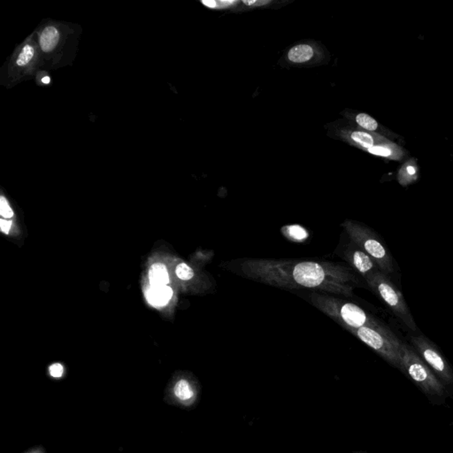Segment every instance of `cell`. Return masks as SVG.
Wrapping results in <instances>:
<instances>
[{"instance_id": "obj_1", "label": "cell", "mask_w": 453, "mask_h": 453, "mask_svg": "<svg viewBox=\"0 0 453 453\" xmlns=\"http://www.w3.org/2000/svg\"><path fill=\"white\" fill-rule=\"evenodd\" d=\"M237 274L280 289H306L346 298L352 297L359 285L350 267L334 262L244 259Z\"/></svg>"}, {"instance_id": "obj_2", "label": "cell", "mask_w": 453, "mask_h": 453, "mask_svg": "<svg viewBox=\"0 0 453 453\" xmlns=\"http://www.w3.org/2000/svg\"><path fill=\"white\" fill-rule=\"evenodd\" d=\"M308 299L315 308L333 319L344 328L370 327L380 330L388 329L357 304L334 295L313 291L309 294Z\"/></svg>"}, {"instance_id": "obj_3", "label": "cell", "mask_w": 453, "mask_h": 453, "mask_svg": "<svg viewBox=\"0 0 453 453\" xmlns=\"http://www.w3.org/2000/svg\"><path fill=\"white\" fill-rule=\"evenodd\" d=\"M399 350L402 373L407 374L431 401L444 402L446 388L415 350L403 343Z\"/></svg>"}, {"instance_id": "obj_4", "label": "cell", "mask_w": 453, "mask_h": 453, "mask_svg": "<svg viewBox=\"0 0 453 453\" xmlns=\"http://www.w3.org/2000/svg\"><path fill=\"white\" fill-rule=\"evenodd\" d=\"M351 242L367 253L377 264L380 271L389 275L394 271L392 257L378 237L364 225L352 220L342 223Z\"/></svg>"}, {"instance_id": "obj_5", "label": "cell", "mask_w": 453, "mask_h": 453, "mask_svg": "<svg viewBox=\"0 0 453 453\" xmlns=\"http://www.w3.org/2000/svg\"><path fill=\"white\" fill-rule=\"evenodd\" d=\"M369 288L388 305L394 314L399 318L412 331L417 330L415 322L411 316V312L407 306L403 295L387 275L382 271L375 272L365 279Z\"/></svg>"}, {"instance_id": "obj_6", "label": "cell", "mask_w": 453, "mask_h": 453, "mask_svg": "<svg viewBox=\"0 0 453 453\" xmlns=\"http://www.w3.org/2000/svg\"><path fill=\"white\" fill-rule=\"evenodd\" d=\"M345 329L359 338L365 345L372 348L394 367L400 370L401 363L399 347L402 342L399 341L389 329L380 330L370 327L359 328L346 327Z\"/></svg>"}, {"instance_id": "obj_7", "label": "cell", "mask_w": 453, "mask_h": 453, "mask_svg": "<svg viewBox=\"0 0 453 453\" xmlns=\"http://www.w3.org/2000/svg\"><path fill=\"white\" fill-rule=\"evenodd\" d=\"M411 343L418 355L429 366L444 387L453 385V369L434 344L423 336L411 337Z\"/></svg>"}, {"instance_id": "obj_8", "label": "cell", "mask_w": 453, "mask_h": 453, "mask_svg": "<svg viewBox=\"0 0 453 453\" xmlns=\"http://www.w3.org/2000/svg\"><path fill=\"white\" fill-rule=\"evenodd\" d=\"M344 258L365 279L380 270L374 259L353 243L346 249Z\"/></svg>"}, {"instance_id": "obj_9", "label": "cell", "mask_w": 453, "mask_h": 453, "mask_svg": "<svg viewBox=\"0 0 453 453\" xmlns=\"http://www.w3.org/2000/svg\"><path fill=\"white\" fill-rule=\"evenodd\" d=\"M367 151L371 154L395 161H402L408 156L407 150L393 141L386 144L374 145Z\"/></svg>"}, {"instance_id": "obj_10", "label": "cell", "mask_w": 453, "mask_h": 453, "mask_svg": "<svg viewBox=\"0 0 453 453\" xmlns=\"http://www.w3.org/2000/svg\"><path fill=\"white\" fill-rule=\"evenodd\" d=\"M355 120L356 122L358 123V125L361 127L362 129H364L369 131V132H379L381 134V136L383 135V136L388 138L389 140L390 139L393 141L397 140L400 137L396 133H394L392 131L389 130V129L384 128V127L381 126L376 120H374V118H372L367 113H363V112L359 113L356 116Z\"/></svg>"}, {"instance_id": "obj_11", "label": "cell", "mask_w": 453, "mask_h": 453, "mask_svg": "<svg viewBox=\"0 0 453 453\" xmlns=\"http://www.w3.org/2000/svg\"><path fill=\"white\" fill-rule=\"evenodd\" d=\"M419 179V166L414 158H409L402 164L400 169L397 173V180L398 183L407 187L412 183L417 182Z\"/></svg>"}, {"instance_id": "obj_12", "label": "cell", "mask_w": 453, "mask_h": 453, "mask_svg": "<svg viewBox=\"0 0 453 453\" xmlns=\"http://www.w3.org/2000/svg\"><path fill=\"white\" fill-rule=\"evenodd\" d=\"M173 290L166 286H151L145 292L146 299L153 306H164L169 303L173 297Z\"/></svg>"}, {"instance_id": "obj_13", "label": "cell", "mask_w": 453, "mask_h": 453, "mask_svg": "<svg viewBox=\"0 0 453 453\" xmlns=\"http://www.w3.org/2000/svg\"><path fill=\"white\" fill-rule=\"evenodd\" d=\"M151 286H166L169 282V272L161 263H156L151 266L149 271Z\"/></svg>"}, {"instance_id": "obj_14", "label": "cell", "mask_w": 453, "mask_h": 453, "mask_svg": "<svg viewBox=\"0 0 453 453\" xmlns=\"http://www.w3.org/2000/svg\"><path fill=\"white\" fill-rule=\"evenodd\" d=\"M59 38L60 34L56 28L47 27L44 28L39 38L41 49L44 52H51L56 46L57 43L59 42Z\"/></svg>"}, {"instance_id": "obj_15", "label": "cell", "mask_w": 453, "mask_h": 453, "mask_svg": "<svg viewBox=\"0 0 453 453\" xmlns=\"http://www.w3.org/2000/svg\"><path fill=\"white\" fill-rule=\"evenodd\" d=\"M313 50L308 44H299L291 48L288 53V58L294 63H303L312 59Z\"/></svg>"}, {"instance_id": "obj_16", "label": "cell", "mask_w": 453, "mask_h": 453, "mask_svg": "<svg viewBox=\"0 0 453 453\" xmlns=\"http://www.w3.org/2000/svg\"><path fill=\"white\" fill-rule=\"evenodd\" d=\"M174 394L181 400H187L193 396V391L187 381L181 380L174 386Z\"/></svg>"}, {"instance_id": "obj_17", "label": "cell", "mask_w": 453, "mask_h": 453, "mask_svg": "<svg viewBox=\"0 0 453 453\" xmlns=\"http://www.w3.org/2000/svg\"><path fill=\"white\" fill-rule=\"evenodd\" d=\"M175 274L180 280L183 281H190L193 280L196 276V273L192 266H189L186 263H180L176 266Z\"/></svg>"}, {"instance_id": "obj_18", "label": "cell", "mask_w": 453, "mask_h": 453, "mask_svg": "<svg viewBox=\"0 0 453 453\" xmlns=\"http://www.w3.org/2000/svg\"><path fill=\"white\" fill-rule=\"evenodd\" d=\"M35 54V50L34 47L31 44H26L22 48V51L20 52L19 56L17 58L16 64L20 66H24V65L28 64L30 61L32 60L33 57Z\"/></svg>"}, {"instance_id": "obj_19", "label": "cell", "mask_w": 453, "mask_h": 453, "mask_svg": "<svg viewBox=\"0 0 453 453\" xmlns=\"http://www.w3.org/2000/svg\"><path fill=\"white\" fill-rule=\"evenodd\" d=\"M0 215L5 219H10L14 216V211L4 196H0Z\"/></svg>"}, {"instance_id": "obj_20", "label": "cell", "mask_w": 453, "mask_h": 453, "mask_svg": "<svg viewBox=\"0 0 453 453\" xmlns=\"http://www.w3.org/2000/svg\"><path fill=\"white\" fill-rule=\"evenodd\" d=\"M50 374L53 377H61V375L63 374V372H64V368L63 367L61 366V364L59 363H56V364H53L50 367Z\"/></svg>"}, {"instance_id": "obj_21", "label": "cell", "mask_w": 453, "mask_h": 453, "mask_svg": "<svg viewBox=\"0 0 453 453\" xmlns=\"http://www.w3.org/2000/svg\"><path fill=\"white\" fill-rule=\"evenodd\" d=\"M11 226H12V221L5 220H4V219H1V220H0V227H1V231H2L3 233H9Z\"/></svg>"}, {"instance_id": "obj_22", "label": "cell", "mask_w": 453, "mask_h": 453, "mask_svg": "<svg viewBox=\"0 0 453 453\" xmlns=\"http://www.w3.org/2000/svg\"><path fill=\"white\" fill-rule=\"evenodd\" d=\"M42 82L44 85H48V84L51 83V78L48 77V76H44L42 79Z\"/></svg>"}]
</instances>
